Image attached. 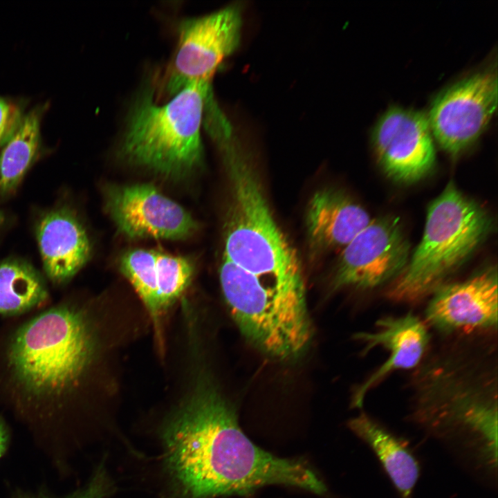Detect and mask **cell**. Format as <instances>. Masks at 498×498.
<instances>
[{"label": "cell", "instance_id": "1", "mask_svg": "<svg viewBox=\"0 0 498 498\" xmlns=\"http://www.w3.org/2000/svg\"><path fill=\"white\" fill-rule=\"evenodd\" d=\"M163 440L169 470L189 498L245 496L272 485L327 492L306 460L277 456L252 441L235 409L209 386L172 417Z\"/></svg>", "mask_w": 498, "mask_h": 498}, {"label": "cell", "instance_id": "2", "mask_svg": "<svg viewBox=\"0 0 498 498\" xmlns=\"http://www.w3.org/2000/svg\"><path fill=\"white\" fill-rule=\"evenodd\" d=\"M95 341L84 311L59 303L17 327L2 354L4 388L33 430L61 429L62 415L94 359Z\"/></svg>", "mask_w": 498, "mask_h": 498}, {"label": "cell", "instance_id": "3", "mask_svg": "<svg viewBox=\"0 0 498 498\" xmlns=\"http://www.w3.org/2000/svg\"><path fill=\"white\" fill-rule=\"evenodd\" d=\"M459 356L420 373L413 417L429 434L471 453L479 466L497 461V382L491 371Z\"/></svg>", "mask_w": 498, "mask_h": 498}, {"label": "cell", "instance_id": "4", "mask_svg": "<svg viewBox=\"0 0 498 498\" xmlns=\"http://www.w3.org/2000/svg\"><path fill=\"white\" fill-rule=\"evenodd\" d=\"M214 140L222 151L230 185L223 257L269 284L304 281L296 251L275 221L234 128Z\"/></svg>", "mask_w": 498, "mask_h": 498}, {"label": "cell", "instance_id": "5", "mask_svg": "<svg viewBox=\"0 0 498 498\" xmlns=\"http://www.w3.org/2000/svg\"><path fill=\"white\" fill-rule=\"evenodd\" d=\"M210 83L187 85L163 104L150 89L133 103L120 151L133 164L167 176H179L199 167L203 158L201 129Z\"/></svg>", "mask_w": 498, "mask_h": 498}, {"label": "cell", "instance_id": "6", "mask_svg": "<svg viewBox=\"0 0 498 498\" xmlns=\"http://www.w3.org/2000/svg\"><path fill=\"white\" fill-rule=\"evenodd\" d=\"M487 212L452 182L429 205L422 239L389 297L415 302L433 293L481 245L490 231Z\"/></svg>", "mask_w": 498, "mask_h": 498}, {"label": "cell", "instance_id": "7", "mask_svg": "<svg viewBox=\"0 0 498 498\" xmlns=\"http://www.w3.org/2000/svg\"><path fill=\"white\" fill-rule=\"evenodd\" d=\"M242 10L232 4L200 17L183 19L178 26L177 48L164 89L169 96L194 83H211L221 62L238 48Z\"/></svg>", "mask_w": 498, "mask_h": 498}, {"label": "cell", "instance_id": "8", "mask_svg": "<svg viewBox=\"0 0 498 498\" xmlns=\"http://www.w3.org/2000/svg\"><path fill=\"white\" fill-rule=\"evenodd\" d=\"M497 105V75L492 68L474 73L436 96L427 118L432 136L456 156L486 129Z\"/></svg>", "mask_w": 498, "mask_h": 498}, {"label": "cell", "instance_id": "9", "mask_svg": "<svg viewBox=\"0 0 498 498\" xmlns=\"http://www.w3.org/2000/svg\"><path fill=\"white\" fill-rule=\"evenodd\" d=\"M409 258V244L398 219H371L340 254L334 275L336 288L371 289L394 279Z\"/></svg>", "mask_w": 498, "mask_h": 498}, {"label": "cell", "instance_id": "10", "mask_svg": "<svg viewBox=\"0 0 498 498\" xmlns=\"http://www.w3.org/2000/svg\"><path fill=\"white\" fill-rule=\"evenodd\" d=\"M427 116L392 107L377 121L372 144L385 173L395 181L410 183L434 167L436 152Z\"/></svg>", "mask_w": 498, "mask_h": 498}, {"label": "cell", "instance_id": "11", "mask_svg": "<svg viewBox=\"0 0 498 498\" xmlns=\"http://www.w3.org/2000/svg\"><path fill=\"white\" fill-rule=\"evenodd\" d=\"M106 204L118 230L128 237L180 239L196 228L179 204L149 184L110 187Z\"/></svg>", "mask_w": 498, "mask_h": 498}, {"label": "cell", "instance_id": "12", "mask_svg": "<svg viewBox=\"0 0 498 498\" xmlns=\"http://www.w3.org/2000/svg\"><path fill=\"white\" fill-rule=\"evenodd\" d=\"M427 322L443 333L497 329V274L486 269L466 280L443 284L433 293Z\"/></svg>", "mask_w": 498, "mask_h": 498}, {"label": "cell", "instance_id": "13", "mask_svg": "<svg viewBox=\"0 0 498 498\" xmlns=\"http://www.w3.org/2000/svg\"><path fill=\"white\" fill-rule=\"evenodd\" d=\"M356 338L363 345L364 352L376 347L388 351V358L358 389L353 406L360 407L369 391L394 371L411 369L421 361L430 341L424 323L407 313L399 317H386L376 322L375 330L361 332Z\"/></svg>", "mask_w": 498, "mask_h": 498}, {"label": "cell", "instance_id": "14", "mask_svg": "<svg viewBox=\"0 0 498 498\" xmlns=\"http://www.w3.org/2000/svg\"><path fill=\"white\" fill-rule=\"evenodd\" d=\"M37 238L45 273L55 284L68 282L89 259L86 232L68 210L46 214L39 223Z\"/></svg>", "mask_w": 498, "mask_h": 498}, {"label": "cell", "instance_id": "15", "mask_svg": "<svg viewBox=\"0 0 498 498\" xmlns=\"http://www.w3.org/2000/svg\"><path fill=\"white\" fill-rule=\"evenodd\" d=\"M371 221L363 208L344 194L329 188L313 195L306 214L310 243L321 251L343 248Z\"/></svg>", "mask_w": 498, "mask_h": 498}, {"label": "cell", "instance_id": "16", "mask_svg": "<svg viewBox=\"0 0 498 498\" xmlns=\"http://www.w3.org/2000/svg\"><path fill=\"white\" fill-rule=\"evenodd\" d=\"M348 426L374 452L399 497L412 498L421 466L408 443L364 413Z\"/></svg>", "mask_w": 498, "mask_h": 498}, {"label": "cell", "instance_id": "17", "mask_svg": "<svg viewBox=\"0 0 498 498\" xmlns=\"http://www.w3.org/2000/svg\"><path fill=\"white\" fill-rule=\"evenodd\" d=\"M48 299L44 281L33 267L18 260L0 262V314H23Z\"/></svg>", "mask_w": 498, "mask_h": 498}, {"label": "cell", "instance_id": "18", "mask_svg": "<svg viewBox=\"0 0 498 498\" xmlns=\"http://www.w3.org/2000/svg\"><path fill=\"white\" fill-rule=\"evenodd\" d=\"M42 110L35 108L23 116L0 153V192L14 191L32 164L40 144Z\"/></svg>", "mask_w": 498, "mask_h": 498}, {"label": "cell", "instance_id": "19", "mask_svg": "<svg viewBox=\"0 0 498 498\" xmlns=\"http://www.w3.org/2000/svg\"><path fill=\"white\" fill-rule=\"evenodd\" d=\"M156 251L136 249L126 252L120 269L131 283L157 327L161 316L158 307Z\"/></svg>", "mask_w": 498, "mask_h": 498}, {"label": "cell", "instance_id": "20", "mask_svg": "<svg viewBox=\"0 0 498 498\" xmlns=\"http://www.w3.org/2000/svg\"><path fill=\"white\" fill-rule=\"evenodd\" d=\"M156 267L158 307L162 315L187 287L193 265L184 257L156 252Z\"/></svg>", "mask_w": 498, "mask_h": 498}, {"label": "cell", "instance_id": "21", "mask_svg": "<svg viewBox=\"0 0 498 498\" xmlns=\"http://www.w3.org/2000/svg\"><path fill=\"white\" fill-rule=\"evenodd\" d=\"M111 487L105 470L99 467L83 488L65 497H55L44 491L31 492L17 489L12 493L11 498H104L110 492Z\"/></svg>", "mask_w": 498, "mask_h": 498}, {"label": "cell", "instance_id": "22", "mask_svg": "<svg viewBox=\"0 0 498 498\" xmlns=\"http://www.w3.org/2000/svg\"><path fill=\"white\" fill-rule=\"evenodd\" d=\"M19 107L0 97V147L10 138L22 119Z\"/></svg>", "mask_w": 498, "mask_h": 498}, {"label": "cell", "instance_id": "23", "mask_svg": "<svg viewBox=\"0 0 498 498\" xmlns=\"http://www.w3.org/2000/svg\"><path fill=\"white\" fill-rule=\"evenodd\" d=\"M10 442V432L4 419L0 416V459L7 452Z\"/></svg>", "mask_w": 498, "mask_h": 498}, {"label": "cell", "instance_id": "24", "mask_svg": "<svg viewBox=\"0 0 498 498\" xmlns=\"http://www.w3.org/2000/svg\"><path fill=\"white\" fill-rule=\"evenodd\" d=\"M3 216L1 213V212L0 211V227L3 223Z\"/></svg>", "mask_w": 498, "mask_h": 498}]
</instances>
